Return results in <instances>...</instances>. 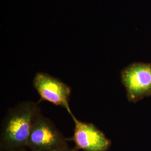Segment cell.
Instances as JSON below:
<instances>
[{"label": "cell", "mask_w": 151, "mask_h": 151, "mask_svg": "<svg viewBox=\"0 0 151 151\" xmlns=\"http://www.w3.org/2000/svg\"><path fill=\"white\" fill-rule=\"evenodd\" d=\"M120 78L129 102L137 103L151 96V63L129 65L121 71Z\"/></svg>", "instance_id": "cell-3"}, {"label": "cell", "mask_w": 151, "mask_h": 151, "mask_svg": "<svg viewBox=\"0 0 151 151\" xmlns=\"http://www.w3.org/2000/svg\"><path fill=\"white\" fill-rule=\"evenodd\" d=\"M53 151H78V150H77L75 147L74 148H71L68 146H67Z\"/></svg>", "instance_id": "cell-6"}, {"label": "cell", "mask_w": 151, "mask_h": 151, "mask_svg": "<svg viewBox=\"0 0 151 151\" xmlns=\"http://www.w3.org/2000/svg\"><path fill=\"white\" fill-rule=\"evenodd\" d=\"M68 140L39 108L33 120L27 147L31 151H53L68 146Z\"/></svg>", "instance_id": "cell-2"}, {"label": "cell", "mask_w": 151, "mask_h": 151, "mask_svg": "<svg viewBox=\"0 0 151 151\" xmlns=\"http://www.w3.org/2000/svg\"><path fill=\"white\" fill-rule=\"evenodd\" d=\"M10 151H27L25 149V148H19V149H16V150H14Z\"/></svg>", "instance_id": "cell-7"}, {"label": "cell", "mask_w": 151, "mask_h": 151, "mask_svg": "<svg viewBox=\"0 0 151 151\" xmlns=\"http://www.w3.org/2000/svg\"><path fill=\"white\" fill-rule=\"evenodd\" d=\"M39 108L38 103L28 100L9 109L1 125L0 151H10L27 146Z\"/></svg>", "instance_id": "cell-1"}, {"label": "cell", "mask_w": 151, "mask_h": 151, "mask_svg": "<svg viewBox=\"0 0 151 151\" xmlns=\"http://www.w3.org/2000/svg\"><path fill=\"white\" fill-rule=\"evenodd\" d=\"M33 86L41 99L57 106L71 111L69 100L71 93L70 87L53 76L38 72L33 79Z\"/></svg>", "instance_id": "cell-5"}, {"label": "cell", "mask_w": 151, "mask_h": 151, "mask_svg": "<svg viewBox=\"0 0 151 151\" xmlns=\"http://www.w3.org/2000/svg\"><path fill=\"white\" fill-rule=\"evenodd\" d=\"M75 123L74 133L68 140L73 141L77 150L84 151H107L111 142L92 123L82 122L68 112Z\"/></svg>", "instance_id": "cell-4"}]
</instances>
